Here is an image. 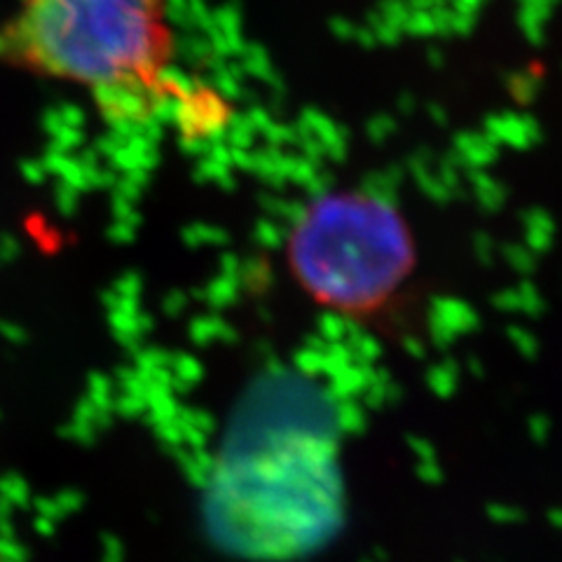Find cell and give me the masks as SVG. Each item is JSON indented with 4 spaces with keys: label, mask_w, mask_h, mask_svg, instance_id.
Here are the masks:
<instances>
[{
    "label": "cell",
    "mask_w": 562,
    "mask_h": 562,
    "mask_svg": "<svg viewBox=\"0 0 562 562\" xmlns=\"http://www.w3.org/2000/svg\"><path fill=\"white\" fill-rule=\"evenodd\" d=\"M5 43L115 120L150 115L173 90L171 0H14Z\"/></svg>",
    "instance_id": "1"
},
{
    "label": "cell",
    "mask_w": 562,
    "mask_h": 562,
    "mask_svg": "<svg viewBox=\"0 0 562 562\" xmlns=\"http://www.w3.org/2000/svg\"><path fill=\"white\" fill-rule=\"evenodd\" d=\"M289 266L316 303L351 319H373L392 303L411 260L392 233L357 231L338 209L310 214L289 244Z\"/></svg>",
    "instance_id": "2"
},
{
    "label": "cell",
    "mask_w": 562,
    "mask_h": 562,
    "mask_svg": "<svg viewBox=\"0 0 562 562\" xmlns=\"http://www.w3.org/2000/svg\"><path fill=\"white\" fill-rule=\"evenodd\" d=\"M0 562H3V555H0Z\"/></svg>",
    "instance_id": "3"
}]
</instances>
